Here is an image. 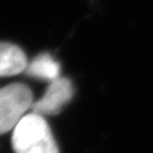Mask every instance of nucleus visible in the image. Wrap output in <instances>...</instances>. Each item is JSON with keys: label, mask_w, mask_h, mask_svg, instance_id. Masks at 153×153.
Masks as SVG:
<instances>
[{"label": "nucleus", "mask_w": 153, "mask_h": 153, "mask_svg": "<svg viewBox=\"0 0 153 153\" xmlns=\"http://www.w3.org/2000/svg\"><path fill=\"white\" fill-rule=\"evenodd\" d=\"M33 94L22 83H12L0 89V134L14 130L32 108Z\"/></svg>", "instance_id": "f03ea898"}, {"label": "nucleus", "mask_w": 153, "mask_h": 153, "mask_svg": "<svg viewBox=\"0 0 153 153\" xmlns=\"http://www.w3.org/2000/svg\"><path fill=\"white\" fill-rule=\"evenodd\" d=\"M25 71L34 78L49 80L52 82L60 78L61 69L60 64L49 53H41L33 59L30 64H28Z\"/></svg>", "instance_id": "39448f33"}, {"label": "nucleus", "mask_w": 153, "mask_h": 153, "mask_svg": "<svg viewBox=\"0 0 153 153\" xmlns=\"http://www.w3.org/2000/svg\"><path fill=\"white\" fill-rule=\"evenodd\" d=\"M74 95V86L69 79L59 78L50 83L44 96L32 104L34 114L49 116L60 113L64 105L69 102Z\"/></svg>", "instance_id": "7ed1b4c3"}, {"label": "nucleus", "mask_w": 153, "mask_h": 153, "mask_svg": "<svg viewBox=\"0 0 153 153\" xmlns=\"http://www.w3.org/2000/svg\"><path fill=\"white\" fill-rule=\"evenodd\" d=\"M15 153H59L50 128L43 116L27 114L13 130Z\"/></svg>", "instance_id": "f257e3e1"}, {"label": "nucleus", "mask_w": 153, "mask_h": 153, "mask_svg": "<svg viewBox=\"0 0 153 153\" xmlns=\"http://www.w3.org/2000/svg\"><path fill=\"white\" fill-rule=\"evenodd\" d=\"M28 66L22 49L11 43H0V76H11L25 71Z\"/></svg>", "instance_id": "20e7f679"}]
</instances>
